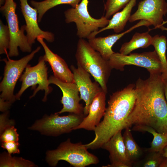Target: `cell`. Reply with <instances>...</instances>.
Wrapping results in <instances>:
<instances>
[{"label":"cell","instance_id":"7a4b0ae2","mask_svg":"<svg viewBox=\"0 0 167 167\" xmlns=\"http://www.w3.org/2000/svg\"><path fill=\"white\" fill-rule=\"evenodd\" d=\"M135 100L134 84H129L110 96L103 119L94 131V139L85 144L88 149L101 148L115 134L123 129L125 122L133 108Z\"/></svg>","mask_w":167,"mask_h":167},{"label":"cell","instance_id":"4dcf8cb0","mask_svg":"<svg viewBox=\"0 0 167 167\" xmlns=\"http://www.w3.org/2000/svg\"><path fill=\"white\" fill-rule=\"evenodd\" d=\"M8 112L6 111L0 115V134L6 127L14 124L13 121L8 119Z\"/></svg>","mask_w":167,"mask_h":167},{"label":"cell","instance_id":"e575fe53","mask_svg":"<svg viewBox=\"0 0 167 167\" xmlns=\"http://www.w3.org/2000/svg\"><path fill=\"white\" fill-rule=\"evenodd\" d=\"M161 153L163 156L167 158V145L164 148Z\"/></svg>","mask_w":167,"mask_h":167},{"label":"cell","instance_id":"603a6c76","mask_svg":"<svg viewBox=\"0 0 167 167\" xmlns=\"http://www.w3.org/2000/svg\"><path fill=\"white\" fill-rule=\"evenodd\" d=\"M132 127V130L133 131L148 132L152 135L153 138L151 147L146 149V152H161L167 145V134L158 133L152 128L147 126H133Z\"/></svg>","mask_w":167,"mask_h":167},{"label":"cell","instance_id":"484cf974","mask_svg":"<svg viewBox=\"0 0 167 167\" xmlns=\"http://www.w3.org/2000/svg\"><path fill=\"white\" fill-rule=\"evenodd\" d=\"M130 0H106L104 5L105 16L109 19L111 16L123 8Z\"/></svg>","mask_w":167,"mask_h":167},{"label":"cell","instance_id":"30bf717a","mask_svg":"<svg viewBox=\"0 0 167 167\" xmlns=\"http://www.w3.org/2000/svg\"><path fill=\"white\" fill-rule=\"evenodd\" d=\"M111 69L123 71L126 65H134L146 69L150 74H162V66L155 50L123 55L114 52L108 60Z\"/></svg>","mask_w":167,"mask_h":167},{"label":"cell","instance_id":"d6a6232c","mask_svg":"<svg viewBox=\"0 0 167 167\" xmlns=\"http://www.w3.org/2000/svg\"><path fill=\"white\" fill-rule=\"evenodd\" d=\"M163 79L164 80V94L165 98L167 104V78H163Z\"/></svg>","mask_w":167,"mask_h":167},{"label":"cell","instance_id":"5bb4252c","mask_svg":"<svg viewBox=\"0 0 167 167\" xmlns=\"http://www.w3.org/2000/svg\"><path fill=\"white\" fill-rule=\"evenodd\" d=\"M22 14L25 23V31L28 41L32 45L35 40L41 37L49 42L54 41V36L52 32L42 30L38 24L37 10L28 3L27 0H19Z\"/></svg>","mask_w":167,"mask_h":167},{"label":"cell","instance_id":"83f0119b","mask_svg":"<svg viewBox=\"0 0 167 167\" xmlns=\"http://www.w3.org/2000/svg\"><path fill=\"white\" fill-rule=\"evenodd\" d=\"M147 152L148 154L142 159L141 166L159 167L164 157L162 156L161 152Z\"/></svg>","mask_w":167,"mask_h":167},{"label":"cell","instance_id":"ac0fdd59","mask_svg":"<svg viewBox=\"0 0 167 167\" xmlns=\"http://www.w3.org/2000/svg\"><path fill=\"white\" fill-rule=\"evenodd\" d=\"M106 93L102 91L96 96L90 105L88 114L74 130L83 129L94 131L105 113Z\"/></svg>","mask_w":167,"mask_h":167},{"label":"cell","instance_id":"e0dca14e","mask_svg":"<svg viewBox=\"0 0 167 167\" xmlns=\"http://www.w3.org/2000/svg\"><path fill=\"white\" fill-rule=\"evenodd\" d=\"M43 38L36 40L43 47L45 54L43 56L46 62L49 63L54 73V75L59 80L65 82L75 83L73 74L65 60L53 52L48 47Z\"/></svg>","mask_w":167,"mask_h":167},{"label":"cell","instance_id":"8fae6325","mask_svg":"<svg viewBox=\"0 0 167 167\" xmlns=\"http://www.w3.org/2000/svg\"><path fill=\"white\" fill-rule=\"evenodd\" d=\"M167 13L165 0H143L139 2L135 12L131 15L129 21L145 20L158 28L164 21L163 17Z\"/></svg>","mask_w":167,"mask_h":167},{"label":"cell","instance_id":"8d00e7d4","mask_svg":"<svg viewBox=\"0 0 167 167\" xmlns=\"http://www.w3.org/2000/svg\"><path fill=\"white\" fill-rule=\"evenodd\" d=\"M5 0H0V6H2L3 5L5 2Z\"/></svg>","mask_w":167,"mask_h":167},{"label":"cell","instance_id":"5b68a950","mask_svg":"<svg viewBox=\"0 0 167 167\" xmlns=\"http://www.w3.org/2000/svg\"><path fill=\"white\" fill-rule=\"evenodd\" d=\"M88 0H81L75 8L71 7L64 12L65 22H74L77 29L76 35L79 38L88 39L92 33L106 26L109 20L103 16L99 19L92 17L88 10Z\"/></svg>","mask_w":167,"mask_h":167},{"label":"cell","instance_id":"6da1fadb","mask_svg":"<svg viewBox=\"0 0 167 167\" xmlns=\"http://www.w3.org/2000/svg\"><path fill=\"white\" fill-rule=\"evenodd\" d=\"M135 100L126 119L123 129L147 126L167 134V104L161 74H150L147 79L139 78L135 84Z\"/></svg>","mask_w":167,"mask_h":167},{"label":"cell","instance_id":"f546056e","mask_svg":"<svg viewBox=\"0 0 167 167\" xmlns=\"http://www.w3.org/2000/svg\"><path fill=\"white\" fill-rule=\"evenodd\" d=\"M19 145L18 142H2L1 147L7 151L10 155L12 154H19L20 150L19 147Z\"/></svg>","mask_w":167,"mask_h":167},{"label":"cell","instance_id":"9a60e30c","mask_svg":"<svg viewBox=\"0 0 167 167\" xmlns=\"http://www.w3.org/2000/svg\"><path fill=\"white\" fill-rule=\"evenodd\" d=\"M122 131L105 143L101 148L109 152L110 164L103 167H131L132 165L127 154Z\"/></svg>","mask_w":167,"mask_h":167},{"label":"cell","instance_id":"277c9868","mask_svg":"<svg viewBox=\"0 0 167 167\" xmlns=\"http://www.w3.org/2000/svg\"><path fill=\"white\" fill-rule=\"evenodd\" d=\"M87 150L85 144L81 142L73 143L68 138L55 149L47 151L46 160L52 167L56 166L60 161H67L75 167H85L97 164L99 161L98 158Z\"/></svg>","mask_w":167,"mask_h":167},{"label":"cell","instance_id":"7c38bea8","mask_svg":"<svg viewBox=\"0 0 167 167\" xmlns=\"http://www.w3.org/2000/svg\"><path fill=\"white\" fill-rule=\"evenodd\" d=\"M70 68L73 75L75 83L78 88L80 99L85 102L84 114L86 116L94 98L103 90L97 82L92 81L90 74L81 67L77 65V67L75 68L74 66L71 65Z\"/></svg>","mask_w":167,"mask_h":167},{"label":"cell","instance_id":"d4e9b609","mask_svg":"<svg viewBox=\"0 0 167 167\" xmlns=\"http://www.w3.org/2000/svg\"><path fill=\"white\" fill-rule=\"evenodd\" d=\"M36 166L32 162L22 157H12L8 153L3 152L0 156V167H32Z\"/></svg>","mask_w":167,"mask_h":167},{"label":"cell","instance_id":"44dd1931","mask_svg":"<svg viewBox=\"0 0 167 167\" xmlns=\"http://www.w3.org/2000/svg\"><path fill=\"white\" fill-rule=\"evenodd\" d=\"M123 138L128 157L132 164H136L141 160L144 151L136 143L129 127L125 129Z\"/></svg>","mask_w":167,"mask_h":167},{"label":"cell","instance_id":"ba28073f","mask_svg":"<svg viewBox=\"0 0 167 167\" xmlns=\"http://www.w3.org/2000/svg\"><path fill=\"white\" fill-rule=\"evenodd\" d=\"M59 115L56 113L49 116L45 115L35 121L29 129L38 131L45 135L56 136L74 130L86 116L84 114L73 113L66 116Z\"/></svg>","mask_w":167,"mask_h":167},{"label":"cell","instance_id":"d6986e66","mask_svg":"<svg viewBox=\"0 0 167 167\" xmlns=\"http://www.w3.org/2000/svg\"><path fill=\"white\" fill-rule=\"evenodd\" d=\"M136 1L137 0H130L122 11L113 15L112 18L109 20L107 25L92 33L88 39L95 37L97 34L107 30L112 29L115 32L117 33L123 31L127 22L129 20L132 10L136 5Z\"/></svg>","mask_w":167,"mask_h":167},{"label":"cell","instance_id":"3957f363","mask_svg":"<svg viewBox=\"0 0 167 167\" xmlns=\"http://www.w3.org/2000/svg\"><path fill=\"white\" fill-rule=\"evenodd\" d=\"M75 57L77 65L91 75L107 93V84L112 70L108 61L94 49L88 41L82 38L78 41Z\"/></svg>","mask_w":167,"mask_h":167},{"label":"cell","instance_id":"4316f807","mask_svg":"<svg viewBox=\"0 0 167 167\" xmlns=\"http://www.w3.org/2000/svg\"><path fill=\"white\" fill-rule=\"evenodd\" d=\"M10 41V36L7 25L0 20V54H8Z\"/></svg>","mask_w":167,"mask_h":167},{"label":"cell","instance_id":"2e32d148","mask_svg":"<svg viewBox=\"0 0 167 167\" xmlns=\"http://www.w3.org/2000/svg\"><path fill=\"white\" fill-rule=\"evenodd\" d=\"M149 23L146 20H141L126 31L120 33H116L103 37H94L88 39L91 46L98 52L105 60L108 61L114 53L112 50L114 44L125 34L132 31L136 28L142 26L148 27Z\"/></svg>","mask_w":167,"mask_h":167},{"label":"cell","instance_id":"9c48e42d","mask_svg":"<svg viewBox=\"0 0 167 167\" xmlns=\"http://www.w3.org/2000/svg\"><path fill=\"white\" fill-rule=\"evenodd\" d=\"M45 61L43 56H41L38 63L35 66H31L28 65L23 74L20 78L21 81V88L15 95L16 100H19L23 92L30 87L34 89L32 95L30 96L31 98L35 96L40 90H44L45 96L43 101H46L48 95L52 90L49 86L48 77V68L45 63Z\"/></svg>","mask_w":167,"mask_h":167},{"label":"cell","instance_id":"cb8c5ba5","mask_svg":"<svg viewBox=\"0 0 167 167\" xmlns=\"http://www.w3.org/2000/svg\"><path fill=\"white\" fill-rule=\"evenodd\" d=\"M167 39L164 35H156L152 37V45H153L161 62L163 78H167V60L166 57Z\"/></svg>","mask_w":167,"mask_h":167},{"label":"cell","instance_id":"ffe728a7","mask_svg":"<svg viewBox=\"0 0 167 167\" xmlns=\"http://www.w3.org/2000/svg\"><path fill=\"white\" fill-rule=\"evenodd\" d=\"M149 31L143 33L135 32L131 39L124 43L120 49V53L123 55H128L137 49L145 48L152 45V37Z\"/></svg>","mask_w":167,"mask_h":167},{"label":"cell","instance_id":"f1b7e54d","mask_svg":"<svg viewBox=\"0 0 167 167\" xmlns=\"http://www.w3.org/2000/svg\"><path fill=\"white\" fill-rule=\"evenodd\" d=\"M0 134L2 142H18L19 140V135L17 131V129L13 125L6 127Z\"/></svg>","mask_w":167,"mask_h":167},{"label":"cell","instance_id":"836d02e7","mask_svg":"<svg viewBox=\"0 0 167 167\" xmlns=\"http://www.w3.org/2000/svg\"><path fill=\"white\" fill-rule=\"evenodd\" d=\"M159 167H167V158L163 157Z\"/></svg>","mask_w":167,"mask_h":167},{"label":"cell","instance_id":"d590c367","mask_svg":"<svg viewBox=\"0 0 167 167\" xmlns=\"http://www.w3.org/2000/svg\"><path fill=\"white\" fill-rule=\"evenodd\" d=\"M159 28L161 29L162 31H167V28L163 26H162L160 27Z\"/></svg>","mask_w":167,"mask_h":167},{"label":"cell","instance_id":"52a82bcc","mask_svg":"<svg viewBox=\"0 0 167 167\" xmlns=\"http://www.w3.org/2000/svg\"><path fill=\"white\" fill-rule=\"evenodd\" d=\"M40 49L38 46L30 54L18 60L11 59L8 54L7 58L2 59L5 65L3 77L0 84V98L12 104L14 102L16 99L14 92L16 83L28 62Z\"/></svg>","mask_w":167,"mask_h":167},{"label":"cell","instance_id":"4fadbf2b","mask_svg":"<svg viewBox=\"0 0 167 167\" xmlns=\"http://www.w3.org/2000/svg\"><path fill=\"white\" fill-rule=\"evenodd\" d=\"M49 84H54L59 88L62 93L60 100L63 108L56 113L59 114L69 112L78 115L84 114V107L80 104L81 100L79 95L78 88L75 83H66L62 81L53 75L49 78Z\"/></svg>","mask_w":167,"mask_h":167},{"label":"cell","instance_id":"74e56055","mask_svg":"<svg viewBox=\"0 0 167 167\" xmlns=\"http://www.w3.org/2000/svg\"><path fill=\"white\" fill-rule=\"evenodd\" d=\"M167 20L165 21H164L162 23V24H161V25L159 27L162 26H163L164 24H167Z\"/></svg>","mask_w":167,"mask_h":167},{"label":"cell","instance_id":"8992f818","mask_svg":"<svg viewBox=\"0 0 167 167\" xmlns=\"http://www.w3.org/2000/svg\"><path fill=\"white\" fill-rule=\"evenodd\" d=\"M16 3L14 0H5L1 6L0 11L5 17L9 29L10 41L8 55L9 57H17L19 55L18 47L23 52H32V46L24 34L25 25L19 28L17 15L16 13Z\"/></svg>","mask_w":167,"mask_h":167},{"label":"cell","instance_id":"1f68e13d","mask_svg":"<svg viewBox=\"0 0 167 167\" xmlns=\"http://www.w3.org/2000/svg\"><path fill=\"white\" fill-rule=\"evenodd\" d=\"M12 103L0 98V110L2 112L7 111L11 105Z\"/></svg>","mask_w":167,"mask_h":167},{"label":"cell","instance_id":"7402d4cb","mask_svg":"<svg viewBox=\"0 0 167 167\" xmlns=\"http://www.w3.org/2000/svg\"><path fill=\"white\" fill-rule=\"evenodd\" d=\"M81 0H45L40 2L31 0V6L37 11L38 20L41 22L45 13L49 9L59 5L68 4L72 7L75 8L80 2Z\"/></svg>","mask_w":167,"mask_h":167}]
</instances>
